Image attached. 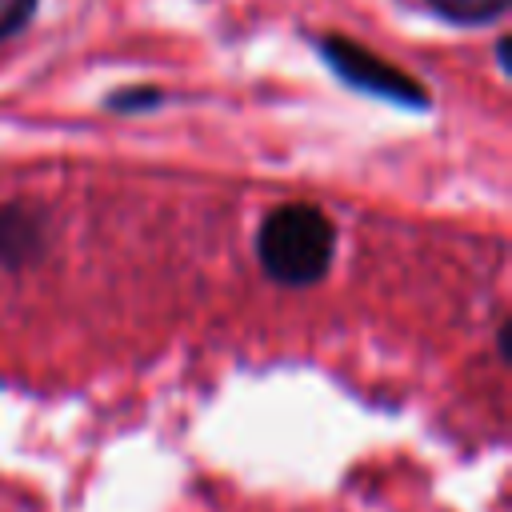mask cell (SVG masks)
I'll return each instance as SVG.
<instances>
[{
	"instance_id": "cell-1",
	"label": "cell",
	"mask_w": 512,
	"mask_h": 512,
	"mask_svg": "<svg viewBox=\"0 0 512 512\" xmlns=\"http://www.w3.org/2000/svg\"><path fill=\"white\" fill-rule=\"evenodd\" d=\"M332 252H336V228L312 204H284L268 212L256 236V256L264 272L288 288L324 280Z\"/></svg>"
},
{
	"instance_id": "cell-2",
	"label": "cell",
	"mask_w": 512,
	"mask_h": 512,
	"mask_svg": "<svg viewBox=\"0 0 512 512\" xmlns=\"http://www.w3.org/2000/svg\"><path fill=\"white\" fill-rule=\"evenodd\" d=\"M320 48H324L328 64H332L348 84H356V88H364V92H372V96L396 100V104H412V108H424V104H428L424 88H420L412 76H404L400 68L384 64V60L372 56L364 44H352V40H336V36H332V40H324Z\"/></svg>"
},
{
	"instance_id": "cell-3",
	"label": "cell",
	"mask_w": 512,
	"mask_h": 512,
	"mask_svg": "<svg viewBox=\"0 0 512 512\" xmlns=\"http://www.w3.org/2000/svg\"><path fill=\"white\" fill-rule=\"evenodd\" d=\"M44 252V224L36 212L8 204L0 208V264L4 268H24Z\"/></svg>"
},
{
	"instance_id": "cell-4",
	"label": "cell",
	"mask_w": 512,
	"mask_h": 512,
	"mask_svg": "<svg viewBox=\"0 0 512 512\" xmlns=\"http://www.w3.org/2000/svg\"><path fill=\"white\" fill-rule=\"evenodd\" d=\"M432 8L448 20H460V24H480V20H492L508 8V0H432Z\"/></svg>"
},
{
	"instance_id": "cell-5",
	"label": "cell",
	"mask_w": 512,
	"mask_h": 512,
	"mask_svg": "<svg viewBox=\"0 0 512 512\" xmlns=\"http://www.w3.org/2000/svg\"><path fill=\"white\" fill-rule=\"evenodd\" d=\"M36 0H0V36H12L16 28H24V20L32 16Z\"/></svg>"
},
{
	"instance_id": "cell-6",
	"label": "cell",
	"mask_w": 512,
	"mask_h": 512,
	"mask_svg": "<svg viewBox=\"0 0 512 512\" xmlns=\"http://www.w3.org/2000/svg\"><path fill=\"white\" fill-rule=\"evenodd\" d=\"M156 100V92H128V96H116L112 104L116 108H136V104H152Z\"/></svg>"
}]
</instances>
